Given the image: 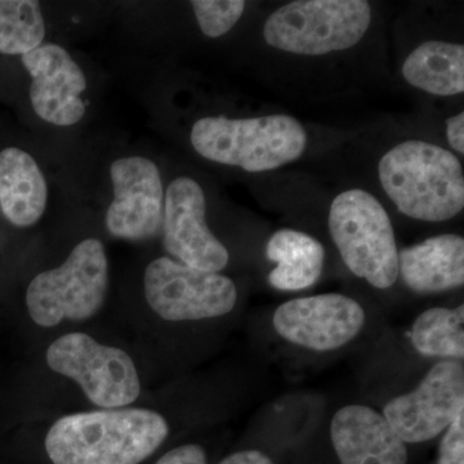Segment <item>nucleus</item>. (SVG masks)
Instances as JSON below:
<instances>
[{"label":"nucleus","mask_w":464,"mask_h":464,"mask_svg":"<svg viewBox=\"0 0 464 464\" xmlns=\"http://www.w3.org/2000/svg\"><path fill=\"white\" fill-rule=\"evenodd\" d=\"M157 464H207L206 451L199 445H182L168 451Z\"/></svg>","instance_id":"obj_23"},{"label":"nucleus","mask_w":464,"mask_h":464,"mask_svg":"<svg viewBox=\"0 0 464 464\" xmlns=\"http://www.w3.org/2000/svg\"><path fill=\"white\" fill-rule=\"evenodd\" d=\"M169 426L149 409L87 411L60 418L45 438L53 464H140L166 441Z\"/></svg>","instance_id":"obj_1"},{"label":"nucleus","mask_w":464,"mask_h":464,"mask_svg":"<svg viewBox=\"0 0 464 464\" xmlns=\"http://www.w3.org/2000/svg\"><path fill=\"white\" fill-rule=\"evenodd\" d=\"M382 188L402 215L426 222L454 218L464 207L459 159L433 143L409 140L381 159Z\"/></svg>","instance_id":"obj_2"},{"label":"nucleus","mask_w":464,"mask_h":464,"mask_svg":"<svg viewBox=\"0 0 464 464\" xmlns=\"http://www.w3.org/2000/svg\"><path fill=\"white\" fill-rule=\"evenodd\" d=\"M275 331L284 340L308 350H337L362 332L365 313L355 299L329 293L295 298L276 308Z\"/></svg>","instance_id":"obj_12"},{"label":"nucleus","mask_w":464,"mask_h":464,"mask_svg":"<svg viewBox=\"0 0 464 464\" xmlns=\"http://www.w3.org/2000/svg\"><path fill=\"white\" fill-rule=\"evenodd\" d=\"M266 256L276 264L268 275L271 286L295 292L310 288L322 276L325 250L315 237L284 228L270 237L266 246Z\"/></svg>","instance_id":"obj_17"},{"label":"nucleus","mask_w":464,"mask_h":464,"mask_svg":"<svg viewBox=\"0 0 464 464\" xmlns=\"http://www.w3.org/2000/svg\"><path fill=\"white\" fill-rule=\"evenodd\" d=\"M371 21L365 0H301L276 9L266 21L264 36L276 50L322 56L356 45Z\"/></svg>","instance_id":"obj_5"},{"label":"nucleus","mask_w":464,"mask_h":464,"mask_svg":"<svg viewBox=\"0 0 464 464\" xmlns=\"http://www.w3.org/2000/svg\"><path fill=\"white\" fill-rule=\"evenodd\" d=\"M411 343L423 356L464 357V306L433 307L415 319Z\"/></svg>","instance_id":"obj_19"},{"label":"nucleus","mask_w":464,"mask_h":464,"mask_svg":"<svg viewBox=\"0 0 464 464\" xmlns=\"http://www.w3.org/2000/svg\"><path fill=\"white\" fill-rule=\"evenodd\" d=\"M109 286V262L99 239H85L60 267L36 275L26 292L29 315L38 325L90 319L102 307Z\"/></svg>","instance_id":"obj_6"},{"label":"nucleus","mask_w":464,"mask_h":464,"mask_svg":"<svg viewBox=\"0 0 464 464\" xmlns=\"http://www.w3.org/2000/svg\"><path fill=\"white\" fill-rule=\"evenodd\" d=\"M399 275L420 295L459 288L464 283V240L456 234L439 235L399 253Z\"/></svg>","instance_id":"obj_15"},{"label":"nucleus","mask_w":464,"mask_h":464,"mask_svg":"<svg viewBox=\"0 0 464 464\" xmlns=\"http://www.w3.org/2000/svg\"><path fill=\"white\" fill-rule=\"evenodd\" d=\"M47 362L52 371L76 383L94 405L124 408L141 392L133 360L121 348L103 346L85 333H70L51 344Z\"/></svg>","instance_id":"obj_7"},{"label":"nucleus","mask_w":464,"mask_h":464,"mask_svg":"<svg viewBox=\"0 0 464 464\" xmlns=\"http://www.w3.org/2000/svg\"><path fill=\"white\" fill-rule=\"evenodd\" d=\"M48 188L35 159L18 148L0 151V208L17 227H30L44 215Z\"/></svg>","instance_id":"obj_16"},{"label":"nucleus","mask_w":464,"mask_h":464,"mask_svg":"<svg viewBox=\"0 0 464 464\" xmlns=\"http://www.w3.org/2000/svg\"><path fill=\"white\" fill-rule=\"evenodd\" d=\"M45 21L36 0H0V53L24 56L41 47Z\"/></svg>","instance_id":"obj_20"},{"label":"nucleus","mask_w":464,"mask_h":464,"mask_svg":"<svg viewBox=\"0 0 464 464\" xmlns=\"http://www.w3.org/2000/svg\"><path fill=\"white\" fill-rule=\"evenodd\" d=\"M219 464H274V462L262 451L246 450L225 458Z\"/></svg>","instance_id":"obj_25"},{"label":"nucleus","mask_w":464,"mask_h":464,"mask_svg":"<svg viewBox=\"0 0 464 464\" xmlns=\"http://www.w3.org/2000/svg\"><path fill=\"white\" fill-rule=\"evenodd\" d=\"M439 464H464V411L445 431L440 444Z\"/></svg>","instance_id":"obj_22"},{"label":"nucleus","mask_w":464,"mask_h":464,"mask_svg":"<svg viewBox=\"0 0 464 464\" xmlns=\"http://www.w3.org/2000/svg\"><path fill=\"white\" fill-rule=\"evenodd\" d=\"M32 78L30 101L35 114L57 127H72L85 115L87 79L82 67L56 43H45L21 56Z\"/></svg>","instance_id":"obj_13"},{"label":"nucleus","mask_w":464,"mask_h":464,"mask_svg":"<svg viewBox=\"0 0 464 464\" xmlns=\"http://www.w3.org/2000/svg\"><path fill=\"white\" fill-rule=\"evenodd\" d=\"M405 81L435 96H457L464 92V47L430 41L415 48L402 65Z\"/></svg>","instance_id":"obj_18"},{"label":"nucleus","mask_w":464,"mask_h":464,"mask_svg":"<svg viewBox=\"0 0 464 464\" xmlns=\"http://www.w3.org/2000/svg\"><path fill=\"white\" fill-rule=\"evenodd\" d=\"M114 200L106 212V228L119 239L141 241L163 227L164 188L154 161L143 157L116 159L110 167Z\"/></svg>","instance_id":"obj_10"},{"label":"nucleus","mask_w":464,"mask_h":464,"mask_svg":"<svg viewBox=\"0 0 464 464\" xmlns=\"http://www.w3.org/2000/svg\"><path fill=\"white\" fill-rule=\"evenodd\" d=\"M206 212V195L199 183L190 177L174 179L164 197V248L183 265L219 273L230 256L208 227Z\"/></svg>","instance_id":"obj_11"},{"label":"nucleus","mask_w":464,"mask_h":464,"mask_svg":"<svg viewBox=\"0 0 464 464\" xmlns=\"http://www.w3.org/2000/svg\"><path fill=\"white\" fill-rule=\"evenodd\" d=\"M464 411V369L458 362L433 365L420 386L391 400L383 417L405 444H420L447 431Z\"/></svg>","instance_id":"obj_9"},{"label":"nucleus","mask_w":464,"mask_h":464,"mask_svg":"<svg viewBox=\"0 0 464 464\" xmlns=\"http://www.w3.org/2000/svg\"><path fill=\"white\" fill-rule=\"evenodd\" d=\"M447 137L451 148L464 154V112L451 116L447 121Z\"/></svg>","instance_id":"obj_24"},{"label":"nucleus","mask_w":464,"mask_h":464,"mask_svg":"<svg viewBox=\"0 0 464 464\" xmlns=\"http://www.w3.org/2000/svg\"><path fill=\"white\" fill-rule=\"evenodd\" d=\"M341 464H408V449L383 415L364 405H347L331 426Z\"/></svg>","instance_id":"obj_14"},{"label":"nucleus","mask_w":464,"mask_h":464,"mask_svg":"<svg viewBox=\"0 0 464 464\" xmlns=\"http://www.w3.org/2000/svg\"><path fill=\"white\" fill-rule=\"evenodd\" d=\"M329 231L348 270L378 289L399 277L395 231L386 209L373 195L353 188L333 200Z\"/></svg>","instance_id":"obj_4"},{"label":"nucleus","mask_w":464,"mask_h":464,"mask_svg":"<svg viewBox=\"0 0 464 464\" xmlns=\"http://www.w3.org/2000/svg\"><path fill=\"white\" fill-rule=\"evenodd\" d=\"M190 140L195 151L208 160L259 173L301 158L307 134L304 125L288 115L249 119L209 116L194 124Z\"/></svg>","instance_id":"obj_3"},{"label":"nucleus","mask_w":464,"mask_h":464,"mask_svg":"<svg viewBox=\"0 0 464 464\" xmlns=\"http://www.w3.org/2000/svg\"><path fill=\"white\" fill-rule=\"evenodd\" d=\"M201 32L208 38H219L230 32L246 11L243 0H194L191 2Z\"/></svg>","instance_id":"obj_21"},{"label":"nucleus","mask_w":464,"mask_h":464,"mask_svg":"<svg viewBox=\"0 0 464 464\" xmlns=\"http://www.w3.org/2000/svg\"><path fill=\"white\" fill-rule=\"evenodd\" d=\"M146 301L168 322L213 319L231 313L237 304L234 282L218 273H207L160 257L148 266L143 277Z\"/></svg>","instance_id":"obj_8"}]
</instances>
